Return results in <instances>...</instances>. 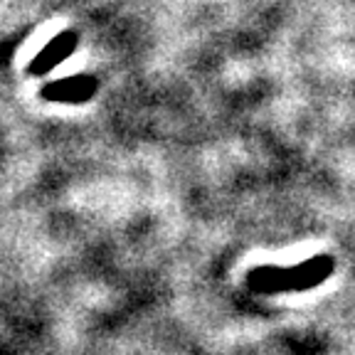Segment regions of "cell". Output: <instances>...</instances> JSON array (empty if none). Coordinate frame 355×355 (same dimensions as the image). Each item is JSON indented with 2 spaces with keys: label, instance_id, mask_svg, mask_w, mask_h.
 Masks as SVG:
<instances>
[{
  "label": "cell",
  "instance_id": "obj_1",
  "mask_svg": "<svg viewBox=\"0 0 355 355\" xmlns=\"http://www.w3.org/2000/svg\"><path fill=\"white\" fill-rule=\"evenodd\" d=\"M99 82L89 74H79V77H67L60 82H52L42 89V96L50 101H64V104H82L89 101L96 94Z\"/></svg>",
  "mask_w": 355,
  "mask_h": 355
},
{
  "label": "cell",
  "instance_id": "obj_2",
  "mask_svg": "<svg viewBox=\"0 0 355 355\" xmlns=\"http://www.w3.org/2000/svg\"><path fill=\"white\" fill-rule=\"evenodd\" d=\"M77 40H79L77 33H72V30L60 33L55 40H50L47 47H44V50L33 60V64H30V74H47L50 69H55L57 64H62V62L74 52Z\"/></svg>",
  "mask_w": 355,
  "mask_h": 355
}]
</instances>
